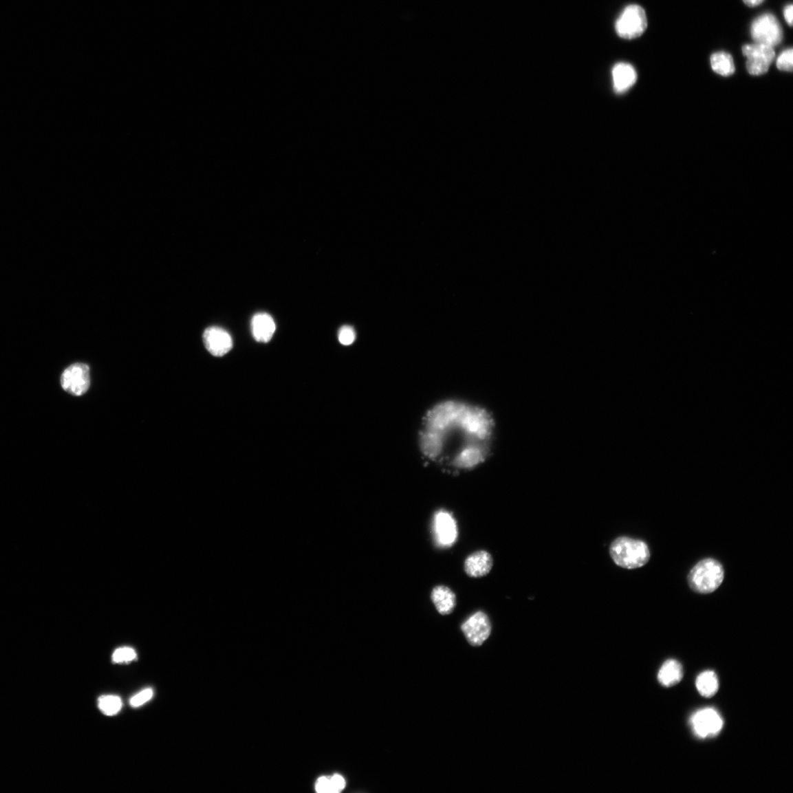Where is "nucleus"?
<instances>
[{"label":"nucleus","mask_w":793,"mask_h":793,"mask_svg":"<svg viewBox=\"0 0 793 793\" xmlns=\"http://www.w3.org/2000/svg\"><path fill=\"white\" fill-rule=\"evenodd\" d=\"M610 555L617 566L626 569L643 567L651 557L649 548L644 541L627 536L618 537L612 542Z\"/></svg>","instance_id":"f257e3e1"},{"label":"nucleus","mask_w":793,"mask_h":793,"mask_svg":"<svg viewBox=\"0 0 793 793\" xmlns=\"http://www.w3.org/2000/svg\"><path fill=\"white\" fill-rule=\"evenodd\" d=\"M724 580V567L719 561L713 558L700 561L688 576L691 589L701 594L713 593L720 587Z\"/></svg>","instance_id":"f03ea898"},{"label":"nucleus","mask_w":793,"mask_h":793,"mask_svg":"<svg viewBox=\"0 0 793 793\" xmlns=\"http://www.w3.org/2000/svg\"><path fill=\"white\" fill-rule=\"evenodd\" d=\"M648 26L644 9L638 5L628 6L616 23V31L619 37L632 40L642 36Z\"/></svg>","instance_id":"7ed1b4c3"},{"label":"nucleus","mask_w":793,"mask_h":793,"mask_svg":"<svg viewBox=\"0 0 793 793\" xmlns=\"http://www.w3.org/2000/svg\"><path fill=\"white\" fill-rule=\"evenodd\" d=\"M751 35L756 43L774 48L783 39V30L774 15L765 14L754 20Z\"/></svg>","instance_id":"20e7f679"},{"label":"nucleus","mask_w":793,"mask_h":793,"mask_svg":"<svg viewBox=\"0 0 793 793\" xmlns=\"http://www.w3.org/2000/svg\"><path fill=\"white\" fill-rule=\"evenodd\" d=\"M743 56L747 58L748 72L754 76L765 74L775 59L776 53L773 47L752 43L742 47Z\"/></svg>","instance_id":"39448f33"},{"label":"nucleus","mask_w":793,"mask_h":793,"mask_svg":"<svg viewBox=\"0 0 793 793\" xmlns=\"http://www.w3.org/2000/svg\"><path fill=\"white\" fill-rule=\"evenodd\" d=\"M61 384L63 389L72 395H84L91 384L89 367L82 363L69 366L61 375Z\"/></svg>","instance_id":"423d86ee"},{"label":"nucleus","mask_w":793,"mask_h":793,"mask_svg":"<svg viewBox=\"0 0 793 793\" xmlns=\"http://www.w3.org/2000/svg\"><path fill=\"white\" fill-rule=\"evenodd\" d=\"M434 536L438 547H452L459 537L457 523L453 514L445 510H439L433 517Z\"/></svg>","instance_id":"0eeeda50"},{"label":"nucleus","mask_w":793,"mask_h":793,"mask_svg":"<svg viewBox=\"0 0 793 793\" xmlns=\"http://www.w3.org/2000/svg\"><path fill=\"white\" fill-rule=\"evenodd\" d=\"M461 628L467 642L472 647L481 646L492 633L490 618L483 611L470 616Z\"/></svg>","instance_id":"6e6552de"},{"label":"nucleus","mask_w":793,"mask_h":793,"mask_svg":"<svg viewBox=\"0 0 793 793\" xmlns=\"http://www.w3.org/2000/svg\"><path fill=\"white\" fill-rule=\"evenodd\" d=\"M691 723L695 733L702 738L718 735L724 724L721 715L713 708H705L695 713Z\"/></svg>","instance_id":"1a4fd4ad"},{"label":"nucleus","mask_w":793,"mask_h":793,"mask_svg":"<svg viewBox=\"0 0 793 793\" xmlns=\"http://www.w3.org/2000/svg\"><path fill=\"white\" fill-rule=\"evenodd\" d=\"M203 340L206 350L216 357H221L230 352L233 346L230 334L219 327L206 329L203 334Z\"/></svg>","instance_id":"9d476101"},{"label":"nucleus","mask_w":793,"mask_h":793,"mask_svg":"<svg viewBox=\"0 0 793 793\" xmlns=\"http://www.w3.org/2000/svg\"><path fill=\"white\" fill-rule=\"evenodd\" d=\"M464 567L465 573L470 578L485 577L490 573L493 567L492 556L487 551H476L466 558Z\"/></svg>","instance_id":"9b49d317"},{"label":"nucleus","mask_w":793,"mask_h":793,"mask_svg":"<svg viewBox=\"0 0 793 793\" xmlns=\"http://www.w3.org/2000/svg\"><path fill=\"white\" fill-rule=\"evenodd\" d=\"M614 89L618 93H624L636 83L638 75L635 68L629 63H619L615 65L612 71Z\"/></svg>","instance_id":"f8f14e48"},{"label":"nucleus","mask_w":793,"mask_h":793,"mask_svg":"<svg viewBox=\"0 0 793 793\" xmlns=\"http://www.w3.org/2000/svg\"><path fill=\"white\" fill-rule=\"evenodd\" d=\"M431 599L438 613L442 616L451 614L456 606L455 594L445 585H437L431 591Z\"/></svg>","instance_id":"ddd939ff"},{"label":"nucleus","mask_w":793,"mask_h":793,"mask_svg":"<svg viewBox=\"0 0 793 793\" xmlns=\"http://www.w3.org/2000/svg\"><path fill=\"white\" fill-rule=\"evenodd\" d=\"M252 330L254 339L260 343H268L272 339L276 331V324L272 317L267 313H258L252 321Z\"/></svg>","instance_id":"4468645a"},{"label":"nucleus","mask_w":793,"mask_h":793,"mask_svg":"<svg viewBox=\"0 0 793 793\" xmlns=\"http://www.w3.org/2000/svg\"><path fill=\"white\" fill-rule=\"evenodd\" d=\"M683 677L682 666L676 660H668L660 668L658 679L664 687H672L678 684Z\"/></svg>","instance_id":"2eb2a0df"},{"label":"nucleus","mask_w":793,"mask_h":793,"mask_svg":"<svg viewBox=\"0 0 793 793\" xmlns=\"http://www.w3.org/2000/svg\"><path fill=\"white\" fill-rule=\"evenodd\" d=\"M487 449L480 445H470L458 454L453 464L459 468H470L481 463L486 458Z\"/></svg>","instance_id":"dca6fc26"},{"label":"nucleus","mask_w":793,"mask_h":793,"mask_svg":"<svg viewBox=\"0 0 793 793\" xmlns=\"http://www.w3.org/2000/svg\"><path fill=\"white\" fill-rule=\"evenodd\" d=\"M696 686L702 697L711 698L715 696L719 688L718 676L713 671H706L698 676Z\"/></svg>","instance_id":"f3484780"},{"label":"nucleus","mask_w":793,"mask_h":793,"mask_svg":"<svg viewBox=\"0 0 793 793\" xmlns=\"http://www.w3.org/2000/svg\"><path fill=\"white\" fill-rule=\"evenodd\" d=\"M710 63L713 70L724 77H729L735 72L734 60L730 53L715 52L710 57Z\"/></svg>","instance_id":"a211bd4d"},{"label":"nucleus","mask_w":793,"mask_h":793,"mask_svg":"<svg viewBox=\"0 0 793 793\" xmlns=\"http://www.w3.org/2000/svg\"><path fill=\"white\" fill-rule=\"evenodd\" d=\"M98 706L105 715L112 716L121 710L122 702L120 697L107 695V696H102L98 699Z\"/></svg>","instance_id":"6ab92c4d"},{"label":"nucleus","mask_w":793,"mask_h":793,"mask_svg":"<svg viewBox=\"0 0 793 793\" xmlns=\"http://www.w3.org/2000/svg\"><path fill=\"white\" fill-rule=\"evenodd\" d=\"M137 658L135 651L129 647H122L116 649L113 655V661L116 664L131 662Z\"/></svg>","instance_id":"aec40b11"},{"label":"nucleus","mask_w":793,"mask_h":793,"mask_svg":"<svg viewBox=\"0 0 793 793\" xmlns=\"http://www.w3.org/2000/svg\"><path fill=\"white\" fill-rule=\"evenodd\" d=\"M776 67L781 71L790 72L793 68V50L792 48L786 50L780 54L776 61Z\"/></svg>","instance_id":"412c9836"},{"label":"nucleus","mask_w":793,"mask_h":793,"mask_svg":"<svg viewBox=\"0 0 793 793\" xmlns=\"http://www.w3.org/2000/svg\"><path fill=\"white\" fill-rule=\"evenodd\" d=\"M152 697H153V691H152L151 688L145 689L136 694L135 696L130 699V704H131L133 708H138L140 706L149 702Z\"/></svg>","instance_id":"4be33fe9"},{"label":"nucleus","mask_w":793,"mask_h":793,"mask_svg":"<svg viewBox=\"0 0 793 793\" xmlns=\"http://www.w3.org/2000/svg\"><path fill=\"white\" fill-rule=\"evenodd\" d=\"M356 338L354 330L350 327H343L339 332V340L343 345H351Z\"/></svg>","instance_id":"5701e85b"},{"label":"nucleus","mask_w":793,"mask_h":793,"mask_svg":"<svg viewBox=\"0 0 793 793\" xmlns=\"http://www.w3.org/2000/svg\"><path fill=\"white\" fill-rule=\"evenodd\" d=\"M330 784V793H338L341 792L346 785L345 779L339 775L335 774L329 778Z\"/></svg>","instance_id":"b1692460"},{"label":"nucleus","mask_w":793,"mask_h":793,"mask_svg":"<svg viewBox=\"0 0 793 793\" xmlns=\"http://www.w3.org/2000/svg\"><path fill=\"white\" fill-rule=\"evenodd\" d=\"M315 789L317 792L321 793H330V784L329 778L327 776H322L317 781Z\"/></svg>","instance_id":"393cba45"},{"label":"nucleus","mask_w":793,"mask_h":793,"mask_svg":"<svg viewBox=\"0 0 793 793\" xmlns=\"http://www.w3.org/2000/svg\"><path fill=\"white\" fill-rule=\"evenodd\" d=\"M792 12H793L792 4H790V5L787 6L784 10V16H785V20H786L787 24L790 27L792 26Z\"/></svg>","instance_id":"a878e982"},{"label":"nucleus","mask_w":793,"mask_h":793,"mask_svg":"<svg viewBox=\"0 0 793 793\" xmlns=\"http://www.w3.org/2000/svg\"><path fill=\"white\" fill-rule=\"evenodd\" d=\"M743 1L747 6L754 8L761 5L764 0H743Z\"/></svg>","instance_id":"bb28decb"}]
</instances>
